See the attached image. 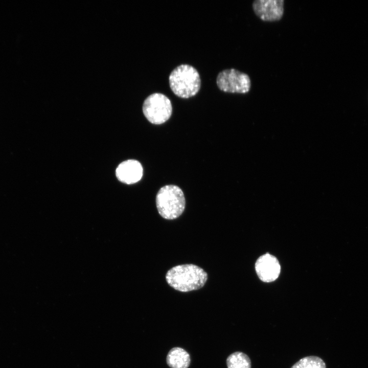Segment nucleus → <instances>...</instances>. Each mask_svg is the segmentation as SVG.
<instances>
[{
    "mask_svg": "<svg viewBox=\"0 0 368 368\" xmlns=\"http://www.w3.org/2000/svg\"><path fill=\"white\" fill-rule=\"evenodd\" d=\"M255 269L260 279L265 282H271L279 277L281 267L278 259L272 255L266 254L260 257L255 264Z\"/></svg>",
    "mask_w": 368,
    "mask_h": 368,
    "instance_id": "0eeeda50",
    "label": "nucleus"
},
{
    "mask_svg": "<svg viewBox=\"0 0 368 368\" xmlns=\"http://www.w3.org/2000/svg\"><path fill=\"white\" fill-rule=\"evenodd\" d=\"M255 15L264 21L280 20L284 13V0H255L252 3Z\"/></svg>",
    "mask_w": 368,
    "mask_h": 368,
    "instance_id": "423d86ee",
    "label": "nucleus"
},
{
    "mask_svg": "<svg viewBox=\"0 0 368 368\" xmlns=\"http://www.w3.org/2000/svg\"><path fill=\"white\" fill-rule=\"evenodd\" d=\"M166 361L171 368H188L191 359L189 353L185 350L174 347L168 352Z\"/></svg>",
    "mask_w": 368,
    "mask_h": 368,
    "instance_id": "1a4fd4ad",
    "label": "nucleus"
},
{
    "mask_svg": "<svg viewBox=\"0 0 368 368\" xmlns=\"http://www.w3.org/2000/svg\"><path fill=\"white\" fill-rule=\"evenodd\" d=\"M291 368H326V365L321 358L309 356L299 360Z\"/></svg>",
    "mask_w": 368,
    "mask_h": 368,
    "instance_id": "9b49d317",
    "label": "nucleus"
},
{
    "mask_svg": "<svg viewBox=\"0 0 368 368\" xmlns=\"http://www.w3.org/2000/svg\"><path fill=\"white\" fill-rule=\"evenodd\" d=\"M166 279L168 284L174 289L188 292L202 288L207 281L208 274L197 265L183 264L169 270Z\"/></svg>",
    "mask_w": 368,
    "mask_h": 368,
    "instance_id": "f257e3e1",
    "label": "nucleus"
},
{
    "mask_svg": "<svg viewBox=\"0 0 368 368\" xmlns=\"http://www.w3.org/2000/svg\"><path fill=\"white\" fill-rule=\"evenodd\" d=\"M227 368H251L249 357L241 352H236L229 355L226 359Z\"/></svg>",
    "mask_w": 368,
    "mask_h": 368,
    "instance_id": "9d476101",
    "label": "nucleus"
},
{
    "mask_svg": "<svg viewBox=\"0 0 368 368\" xmlns=\"http://www.w3.org/2000/svg\"><path fill=\"white\" fill-rule=\"evenodd\" d=\"M170 87L178 97L189 98L196 95L201 85L197 70L193 66L182 64L176 67L169 76Z\"/></svg>",
    "mask_w": 368,
    "mask_h": 368,
    "instance_id": "f03ea898",
    "label": "nucleus"
},
{
    "mask_svg": "<svg viewBox=\"0 0 368 368\" xmlns=\"http://www.w3.org/2000/svg\"><path fill=\"white\" fill-rule=\"evenodd\" d=\"M116 176L122 182L132 184L140 181L143 176L141 164L135 159H128L121 163L116 169Z\"/></svg>",
    "mask_w": 368,
    "mask_h": 368,
    "instance_id": "6e6552de",
    "label": "nucleus"
},
{
    "mask_svg": "<svg viewBox=\"0 0 368 368\" xmlns=\"http://www.w3.org/2000/svg\"><path fill=\"white\" fill-rule=\"evenodd\" d=\"M143 112L146 119L152 124H163L169 120L172 114L171 101L162 93L152 94L144 100Z\"/></svg>",
    "mask_w": 368,
    "mask_h": 368,
    "instance_id": "20e7f679",
    "label": "nucleus"
},
{
    "mask_svg": "<svg viewBox=\"0 0 368 368\" xmlns=\"http://www.w3.org/2000/svg\"><path fill=\"white\" fill-rule=\"evenodd\" d=\"M216 83L220 90L229 93L247 94L251 87L249 75L233 68L219 72L217 76Z\"/></svg>",
    "mask_w": 368,
    "mask_h": 368,
    "instance_id": "39448f33",
    "label": "nucleus"
},
{
    "mask_svg": "<svg viewBox=\"0 0 368 368\" xmlns=\"http://www.w3.org/2000/svg\"><path fill=\"white\" fill-rule=\"evenodd\" d=\"M156 204L158 213L163 218L175 219L182 214L185 208L183 193L177 186L166 185L158 191Z\"/></svg>",
    "mask_w": 368,
    "mask_h": 368,
    "instance_id": "7ed1b4c3",
    "label": "nucleus"
}]
</instances>
